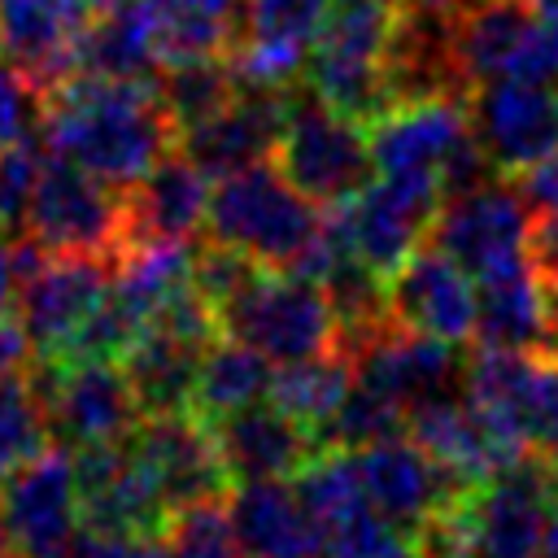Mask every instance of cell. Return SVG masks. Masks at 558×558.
I'll list each match as a JSON object with an SVG mask.
<instances>
[{"mask_svg": "<svg viewBox=\"0 0 558 558\" xmlns=\"http://www.w3.org/2000/svg\"><path fill=\"white\" fill-rule=\"evenodd\" d=\"M405 436L418 449H427L458 484H475L488 471H497V466L510 462L462 392H449V397H432V401L410 405L405 410Z\"/></svg>", "mask_w": 558, "mask_h": 558, "instance_id": "24", "label": "cell"}, {"mask_svg": "<svg viewBox=\"0 0 558 558\" xmlns=\"http://www.w3.org/2000/svg\"><path fill=\"white\" fill-rule=\"evenodd\" d=\"M44 161H48L44 140L39 144L22 140L0 153V231L9 240H22V231H26V214H31V196H35Z\"/></svg>", "mask_w": 558, "mask_h": 558, "instance_id": "35", "label": "cell"}, {"mask_svg": "<svg viewBox=\"0 0 558 558\" xmlns=\"http://www.w3.org/2000/svg\"><path fill=\"white\" fill-rule=\"evenodd\" d=\"M83 523L74 449L48 440L22 466L0 475V536L17 558L61 549Z\"/></svg>", "mask_w": 558, "mask_h": 558, "instance_id": "12", "label": "cell"}, {"mask_svg": "<svg viewBox=\"0 0 558 558\" xmlns=\"http://www.w3.org/2000/svg\"><path fill=\"white\" fill-rule=\"evenodd\" d=\"M536 13H545V17H558V0H527Z\"/></svg>", "mask_w": 558, "mask_h": 558, "instance_id": "42", "label": "cell"}, {"mask_svg": "<svg viewBox=\"0 0 558 558\" xmlns=\"http://www.w3.org/2000/svg\"><path fill=\"white\" fill-rule=\"evenodd\" d=\"M323 205L296 192L275 161H248L209 187L205 235L270 270H296L323 231Z\"/></svg>", "mask_w": 558, "mask_h": 558, "instance_id": "3", "label": "cell"}, {"mask_svg": "<svg viewBox=\"0 0 558 558\" xmlns=\"http://www.w3.org/2000/svg\"><path fill=\"white\" fill-rule=\"evenodd\" d=\"M475 301H480L475 344L536 349L541 323H545V279L536 275L532 257L475 279Z\"/></svg>", "mask_w": 558, "mask_h": 558, "instance_id": "27", "label": "cell"}, {"mask_svg": "<svg viewBox=\"0 0 558 558\" xmlns=\"http://www.w3.org/2000/svg\"><path fill=\"white\" fill-rule=\"evenodd\" d=\"M327 558H423V536L379 514L371 501H357L323 527Z\"/></svg>", "mask_w": 558, "mask_h": 558, "instance_id": "32", "label": "cell"}, {"mask_svg": "<svg viewBox=\"0 0 558 558\" xmlns=\"http://www.w3.org/2000/svg\"><path fill=\"white\" fill-rule=\"evenodd\" d=\"M392 35L397 0H331L305 57V87L323 105L371 126L388 105H397Z\"/></svg>", "mask_w": 558, "mask_h": 558, "instance_id": "4", "label": "cell"}, {"mask_svg": "<svg viewBox=\"0 0 558 558\" xmlns=\"http://www.w3.org/2000/svg\"><path fill=\"white\" fill-rule=\"evenodd\" d=\"M536 453H545L549 462H558V401H554V410H549V418H545V432H541V440H536Z\"/></svg>", "mask_w": 558, "mask_h": 558, "instance_id": "41", "label": "cell"}, {"mask_svg": "<svg viewBox=\"0 0 558 558\" xmlns=\"http://www.w3.org/2000/svg\"><path fill=\"white\" fill-rule=\"evenodd\" d=\"M357 458V475H362V493L366 501L388 514L392 523L410 527L423 536L427 519L462 488L427 449H418L405 432H392L384 440H371L362 449H353Z\"/></svg>", "mask_w": 558, "mask_h": 558, "instance_id": "19", "label": "cell"}, {"mask_svg": "<svg viewBox=\"0 0 558 558\" xmlns=\"http://www.w3.org/2000/svg\"><path fill=\"white\" fill-rule=\"evenodd\" d=\"M227 514L240 558H327L323 527L288 480L231 484Z\"/></svg>", "mask_w": 558, "mask_h": 558, "instance_id": "21", "label": "cell"}, {"mask_svg": "<svg viewBox=\"0 0 558 558\" xmlns=\"http://www.w3.org/2000/svg\"><path fill=\"white\" fill-rule=\"evenodd\" d=\"M349 384H353V357L336 344L327 353H314V357L275 366V379H270V392L266 397L288 418H296L314 436V445H318V432L336 414V405L344 401Z\"/></svg>", "mask_w": 558, "mask_h": 558, "instance_id": "29", "label": "cell"}, {"mask_svg": "<svg viewBox=\"0 0 558 558\" xmlns=\"http://www.w3.org/2000/svg\"><path fill=\"white\" fill-rule=\"evenodd\" d=\"M527 231L532 205L523 201L519 183L493 174L466 192L445 196L427 240L449 253L471 279H484L493 270L527 262Z\"/></svg>", "mask_w": 558, "mask_h": 558, "instance_id": "11", "label": "cell"}, {"mask_svg": "<svg viewBox=\"0 0 558 558\" xmlns=\"http://www.w3.org/2000/svg\"><path fill=\"white\" fill-rule=\"evenodd\" d=\"M371 161L379 174H436L445 196L493 179L484 148L471 131L466 96L432 92L388 105L371 126Z\"/></svg>", "mask_w": 558, "mask_h": 558, "instance_id": "5", "label": "cell"}, {"mask_svg": "<svg viewBox=\"0 0 558 558\" xmlns=\"http://www.w3.org/2000/svg\"><path fill=\"white\" fill-rule=\"evenodd\" d=\"M218 453H222V466L231 475V484H244V480H292L314 453V436L288 418L270 397L253 401V405H240L214 423H205Z\"/></svg>", "mask_w": 558, "mask_h": 558, "instance_id": "22", "label": "cell"}, {"mask_svg": "<svg viewBox=\"0 0 558 558\" xmlns=\"http://www.w3.org/2000/svg\"><path fill=\"white\" fill-rule=\"evenodd\" d=\"M344 353L353 357V379H362L366 388H375L401 410L432 401V397L462 392L466 353L458 344L410 331L401 323H384L379 331L349 344Z\"/></svg>", "mask_w": 558, "mask_h": 558, "instance_id": "15", "label": "cell"}, {"mask_svg": "<svg viewBox=\"0 0 558 558\" xmlns=\"http://www.w3.org/2000/svg\"><path fill=\"white\" fill-rule=\"evenodd\" d=\"M78 70L105 74V78H157L161 48H157V22L148 0H122L113 9L92 13Z\"/></svg>", "mask_w": 558, "mask_h": 558, "instance_id": "26", "label": "cell"}, {"mask_svg": "<svg viewBox=\"0 0 558 558\" xmlns=\"http://www.w3.org/2000/svg\"><path fill=\"white\" fill-rule=\"evenodd\" d=\"M222 336L244 340L275 366L327 353L340 344V318L323 283L301 270L257 266L253 279L218 310Z\"/></svg>", "mask_w": 558, "mask_h": 558, "instance_id": "6", "label": "cell"}, {"mask_svg": "<svg viewBox=\"0 0 558 558\" xmlns=\"http://www.w3.org/2000/svg\"><path fill=\"white\" fill-rule=\"evenodd\" d=\"M126 192V248L140 240H196L209 209V174L183 153H166Z\"/></svg>", "mask_w": 558, "mask_h": 558, "instance_id": "23", "label": "cell"}, {"mask_svg": "<svg viewBox=\"0 0 558 558\" xmlns=\"http://www.w3.org/2000/svg\"><path fill=\"white\" fill-rule=\"evenodd\" d=\"M527 257H532L536 275H541L549 288H558V214H532Z\"/></svg>", "mask_w": 558, "mask_h": 558, "instance_id": "37", "label": "cell"}, {"mask_svg": "<svg viewBox=\"0 0 558 558\" xmlns=\"http://www.w3.org/2000/svg\"><path fill=\"white\" fill-rule=\"evenodd\" d=\"M9 235L0 231V314H9V305L17 301V248L4 244Z\"/></svg>", "mask_w": 558, "mask_h": 558, "instance_id": "40", "label": "cell"}, {"mask_svg": "<svg viewBox=\"0 0 558 558\" xmlns=\"http://www.w3.org/2000/svg\"><path fill=\"white\" fill-rule=\"evenodd\" d=\"M445 205V183L436 174H379L340 209L353 257L384 283L410 262V253L432 235Z\"/></svg>", "mask_w": 558, "mask_h": 558, "instance_id": "10", "label": "cell"}, {"mask_svg": "<svg viewBox=\"0 0 558 558\" xmlns=\"http://www.w3.org/2000/svg\"><path fill=\"white\" fill-rule=\"evenodd\" d=\"M131 449L140 462L153 471L170 514L205 501V497H227L231 475L222 466V453L209 436V427L192 410H166V414H144L131 427Z\"/></svg>", "mask_w": 558, "mask_h": 558, "instance_id": "17", "label": "cell"}, {"mask_svg": "<svg viewBox=\"0 0 558 558\" xmlns=\"http://www.w3.org/2000/svg\"><path fill=\"white\" fill-rule=\"evenodd\" d=\"M22 240L48 257H100L118 266L126 253V192L48 153Z\"/></svg>", "mask_w": 558, "mask_h": 558, "instance_id": "7", "label": "cell"}, {"mask_svg": "<svg viewBox=\"0 0 558 558\" xmlns=\"http://www.w3.org/2000/svg\"><path fill=\"white\" fill-rule=\"evenodd\" d=\"M87 26V0H0V57L48 96L78 74Z\"/></svg>", "mask_w": 558, "mask_h": 558, "instance_id": "18", "label": "cell"}, {"mask_svg": "<svg viewBox=\"0 0 558 558\" xmlns=\"http://www.w3.org/2000/svg\"><path fill=\"white\" fill-rule=\"evenodd\" d=\"M26 379L39 397L48 436L65 449L113 445L131 436V427L144 418L118 357H74V362L35 357Z\"/></svg>", "mask_w": 558, "mask_h": 558, "instance_id": "9", "label": "cell"}, {"mask_svg": "<svg viewBox=\"0 0 558 558\" xmlns=\"http://www.w3.org/2000/svg\"><path fill=\"white\" fill-rule=\"evenodd\" d=\"M0 558H17V554H13L9 545H4V536H0Z\"/></svg>", "mask_w": 558, "mask_h": 558, "instance_id": "43", "label": "cell"}, {"mask_svg": "<svg viewBox=\"0 0 558 558\" xmlns=\"http://www.w3.org/2000/svg\"><path fill=\"white\" fill-rule=\"evenodd\" d=\"M275 379V362L262 357L257 349H248L235 336H218L201 366H196V384H192V414L201 423H214L240 405H253L270 392Z\"/></svg>", "mask_w": 558, "mask_h": 558, "instance_id": "28", "label": "cell"}, {"mask_svg": "<svg viewBox=\"0 0 558 558\" xmlns=\"http://www.w3.org/2000/svg\"><path fill=\"white\" fill-rule=\"evenodd\" d=\"M52 436H48V423H44V410H39L31 379L26 375L0 379V475L22 466Z\"/></svg>", "mask_w": 558, "mask_h": 558, "instance_id": "34", "label": "cell"}, {"mask_svg": "<svg viewBox=\"0 0 558 558\" xmlns=\"http://www.w3.org/2000/svg\"><path fill=\"white\" fill-rule=\"evenodd\" d=\"M35 357H39V353H35V344H31L26 327H22V318L0 314V379H9V375H26Z\"/></svg>", "mask_w": 558, "mask_h": 558, "instance_id": "39", "label": "cell"}, {"mask_svg": "<svg viewBox=\"0 0 558 558\" xmlns=\"http://www.w3.org/2000/svg\"><path fill=\"white\" fill-rule=\"evenodd\" d=\"M214 340H196L187 331H174L166 323H148L126 353L118 357L131 392L144 414H166V410H192V384L196 366Z\"/></svg>", "mask_w": 558, "mask_h": 558, "instance_id": "25", "label": "cell"}, {"mask_svg": "<svg viewBox=\"0 0 558 558\" xmlns=\"http://www.w3.org/2000/svg\"><path fill=\"white\" fill-rule=\"evenodd\" d=\"M166 549L170 558H240L227 497H205L174 510L166 523Z\"/></svg>", "mask_w": 558, "mask_h": 558, "instance_id": "33", "label": "cell"}, {"mask_svg": "<svg viewBox=\"0 0 558 558\" xmlns=\"http://www.w3.org/2000/svg\"><path fill=\"white\" fill-rule=\"evenodd\" d=\"M17 248V318L39 357H57L74 331L87 323L96 301L113 279V262L100 257H48L31 240H13Z\"/></svg>", "mask_w": 558, "mask_h": 558, "instance_id": "13", "label": "cell"}, {"mask_svg": "<svg viewBox=\"0 0 558 558\" xmlns=\"http://www.w3.org/2000/svg\"><path fill=\"white\" fill-rule=\"evenodd\" d=\"M514 183H519L523 201L532 205V214H558V148L545 161H536L532 170H523Z\"/></svg>", "mask_w": 558, "mask_h": 558, "instance_id": "38", "label": "cell"}, {"mask_svg": "<svg viewBox=\"0 0 558 558\" xmlns=\"http://www.w3.org/2000/svg\"><path fill=\"white\" fill-rule=\"evenodd\" d=\"M39 140L52 157L74 161L113 187H131L179 148V126L161 105L157 78H105L78 70L44 96Z\"/></svg>", "mask_w": 558, "mask_h": 558, "instance_id": "1", "label": "cell"}, {"mask_svg": "<svg viewBox=\"0 0 558 558\" xmlns=\"http://www.w3.org/2000/svg\"><path fill=\"white\" fill-rule=\"evenodd\" d=\"M388 318L410 331L466 349L475 344V327H480L475 279L449 253L423 240L410 253V262L388 279Z\"/></svg>", "mask_w": 558, "mask_h": 558, "instance_id": "16", "label": "cell"}, {"mask_svg": "<svg viewBox=\"0 0 558 558\" xmlns=\"http://www.w3.org/2000/svg\"><path fill=\"white\" fill-rule=\"evenodd\" d=\"M423 558H427V554H423Z\"/></svg>", "mask_w": 558, "mask_h": 558, "instance_id": "44", "label": "cell"}, {"mask_svg": "<svg viewBox=\"0 0 558 558\" xmlns=\"http://www.w3.org/2000/svg\"><path fill=\"white\" fill-rule=\"evenodd\" d=\"M275 170L305 192L314 205H344L371 183V135L366 122L323 105L310 87L292 92L283 131L270 148Z\"/></svg>", "mask_w": 558, "mask_h": 558, "instance_id": "8", "label": "cell"}, {"mask_svg": "<svg viewBox=\"0 0 558 558\" xmlns=\"http://www.w3.org/2000/svg\"><path fill=\"white\" fill-rule=\"evenodd\" d=\"M148 9L166 65L187 57H227L240 31L244 0H148Z\"/></svg>", "mask_w": 558, "mask_h": 558, "instance_id": "30", "label": "cell"}, {"mask_svg": "<svg viewBox=\"0 0 558 558\" xmlns=\"http://www.w3.org/2000/svg\"><path fill=\"white\" fill-rule=\"evenodd\" d=\"M44 92L0 57V153L39 131Z\"/></svg>", "mask_w": 558, "mask_h": 558, "instance_id": "36", "label": "cell"}, {"mask_svg": "<svg viewBox=\"0 0 558 558\" xmlns=\"http://www.w3.org/2000/svg\"><path fill=\"white\" fill-rule=\"evenodd\" d=\"M157 92L183 135L187 126L214 118L240 92V78L227 57H187V61H166L157 70Z\"/></svg>", "mask_w": 558, "mask_h": 558, "instance_id": "31", "label": "cell"}, {"mask_svg": "<svg viewBox=\"0 0 558 558\" xmlns=\"http://www.w3.org/2000/svg\"><path fill=\"white\" fill-rule=\"evenodd\" d=\"M471 131L501 179H519L558 148V87L532 78H488L466 92Z\"/></svg>", "mask_w": 558, "mask_h": 558, "instance_id": "14", "label": "cell"}, {"mask_svg": "<svg viewBox=\"0 0 558 558\" xmlns=\"http://www.w3.org/2000/svg\"><path fill=\"white\" fill-rule=\"evenodd\" d=\"M288 105H292V87H240L214 118L187 126L179 135V148L209 174V179H222L248 161H262L270 157L279 131H283V118H288Z\"/></svg>", "mask_w": 558, "mask_h": 558, "instance_id": "20", "label": "cell"}, {"mask_svg": "<svg viewBox=\"0 0 558 558\" xmlns=\"http://www.w3.org/2000/svg\"><path fill=\"white\" fill-rule=\"evenodd\" d=\"M558 462L523 453L462 484L423 527L427 558H545Z\"/></svg>", "mask_w": 558, "mask_h": 558, "instance_id": "2", "label": "cell"}]
</instances>
